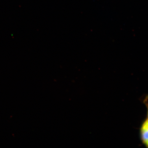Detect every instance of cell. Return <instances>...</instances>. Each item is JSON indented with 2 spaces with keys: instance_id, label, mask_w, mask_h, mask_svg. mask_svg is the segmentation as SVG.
<instances>
[{
  "instance_id": "6da1fadb",
  "label": "cell",
  "mask_w": 148,
  "mask_h": 148,
  "mask_svg": "<svg viewBox=\"0 0 148 148\" xmlns=\"http://www.w3.org/2000/svg\"><path fill=\"white\" fill-rule=\"evenodd\" d=\"M140 132L142 142L148 148V119L143 123Z\"/></svg>"
},
{
  "instance_id": "7a4b0ae2",
  "label": "cell",
  "mask_w": 148,
  "mask_h": 148,
  "mask_svg": "<svg viewBox=\"0 0 148 148\" xmlns=\"http://www.w3.org/2000/svg\"></svg>"
}]
</instances>
